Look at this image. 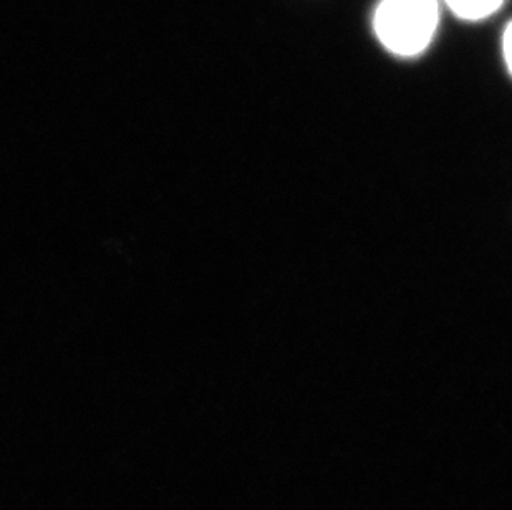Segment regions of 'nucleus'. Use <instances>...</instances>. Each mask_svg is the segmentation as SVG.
Returning <instances> with one entry per match:
<instances>
[{"instance_id": "obj_1", "label": "nucleus", "mask_w": 512, "mask_h": 510, "mask_svg": "<svg viewBox=\"0 0 512 510\" xmlns=\"http://www.w3.org/2000/svg\"><path fill=\"white\" fill-rule=\"evenodd\" d=\"M436 0H382L375 12V32L392 53L413 57L430 45L438 27Z\"/></svg>"}, {"instance_id": "obj_3", "label": "nucleus", "mask_w": 512, "mask_h": 510, "mask_svg": "<svg viewBox=\"0 0 512 510\" xmlns=\"http://www.w3.org/2000/svg\"><path fill=\"white\" fill-rule=\"evenodd\" d=\"M503 50L504 58H506V63H508L509 72H511L512 75V22L508 25L506 32H504Z\"/></svg>"}, {"instance_id": "obj_2", "label": "nucleus", "mask_w": 512, "mask_h": 510, "mask_svg": "<svg viewBox=\"0 0 512 510\" xmlns=\"http://www.w3.org/2000/svg\"><path fill=\"white\" fill-rule=\"evenodd\" d=\"M445 2L461 19L479 20L493 15L503 5L504 0H445Z\"/></svg>"}]
</instances>
